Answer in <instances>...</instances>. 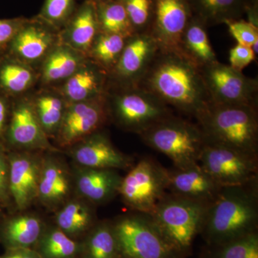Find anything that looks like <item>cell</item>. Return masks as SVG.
<instances>
[{"label": "cell", "instance_id": "8992f818", "mask_svg": "<svg viewBox=\"0 0 258 258\" xmlns=\"http://www.w3.org/2000/svg\"><path fill=\"white\" fill-rule=\"evenodd\" d=\"M113 225L121 257H183L168 243L148 214L124 215Z\"/></svg>", "mask_w": 258, "mask_h": 258}, {"label": "cell", "instance_id": "277c9868", "mask_svg": "<svg viewBox=\"0 0 258 258\" xmlns=\"http://www.w3.org/2000/svg\"><path fill=\"white\" fill-rule=\"evenodd\" d=\"M208 205L166 192L149 215L168 243L183 257L201 232Z\"/></svg>", "mask_w": 258, "mask_h": 258}, {"label": "cell", "instance_id": "3957f363", "mask_svg": "<svg viewBox=\"0 0 258 258\" xmlns=\"http://www.w3.org/2000/svg\"><path fill=\"white\" fill-rule=\"evenodd\" d=\"M196 119L207 142L258 157L257 107L210 103Z\"/></svg>", "mask_w": 258, "mask_h": 258}, {"label": "cell", "instance_id": "8fae6325", "mask_svg": "<svg viewBox=\"0 0 258 258\" xmlns=\"http://www.w3.org/2000/svg\"><path fill=\"white\" fill-rule=\"evenodd\" d=\"M149 31L159 48L179 50L180 42L193 17L188 0H153Z\"/></svg>", "mask_w": 258, "mask_h": 258}, {"label": "cell", "instance_id": "d6986e66", "mask_svg": "<svg viewBox=\"0 0 258 258\" xmlns=\"http://www.w3.org/2000/svg\"><path fill=\"white\" fill-rule=\"evenodd\" d=\"M194 17L207 27L241 20L252 5L249 0H188Z\"/></svg>", "mask_w": 258, "mask_h": 258}, {"label": "cell", "instance_id": "2e32d148", "mask_svg": "<svg viewBox=\"0 0 258 258\" xmlns=\"http://www.w3.org/2000/svg\"><path fill=\"white\" fill-rule=\"evenodd\" d=\"M9 191L19 210L28 208L37 198L42 161L27 154L10 158Z\"/></svg>", "mask_w": 258, "mask_h": 258}, {"label": "cell", "instance_id": "d6a6232c", "mask_svg": "<svg viewBox=\"0 0 258 258\" xmlns=\"http://www.w3.org/2000/svg\"><path fill=\"white\" fill-rule=\"evenodd\" d=\"M37 116L45 133L58 130L63 116V107L58 98L42 96L37 102Z\"/></svg>", "mask_w": 258, "mask_h": 258}, {"label": "cell", "instance_id": "f35d334b", "mask_svg": "<svg viewBox=\"0 0 258 258\" xmlns=\"http://www.w3.org/2000/svg\"><path fill=\"white\" fill-rule=\"evenodd\" d=\"M9 195V164L0 154V200L5 201Z\"/></svg>", "mask_w": 258, "mask_h": 258}, {"label": "cell", "instance_id": "4316f807", "mask_svg": "<svg viewBox=\"0 0 258 258\" xmlns=\"http://www.w3.org/2000/svg\"><path fill=\"white\" fill-rule=\"evenodd\" d=\"M51 44V37L43 29L30 25L15 35L13 48L20 57L35 60L45 55Z\"/></svg>", "mask_w": 258, "mask_h": 258}, {"label": "cell", "instance_id": "484cf974", "mask_svg": "<svg viewBox=\"0 0 258 258\" xmlns=\"http://www.w3.org/2000/svg\"><path fill=\"white\" fill-rule=\"evenodd\" d=\"M98 28L97 8L93 3L88 2L80 9L70 26L71 44L76 48L87 50L95 42Z\"/></svg>", "mask_w": 258, "mask_h": 258}, {"label": "cell", "instance_id": "6da1fadb", "mask_svg": "<svg viewBox=\"0 0 258 258\" xmlns=\"http://www.w3.org/2000/svg\"><path fill=\"white\" fill-rule=\"evenodd\" d=\"M137 86L195 118L210 103L201 69L180 50L159 48Z\"/></svg>", "mask_w": 258, "mask_h": 258}, {"label": "cell", "instance_id": "e575fe53", "mask_svg": "<svg viewBox=\"0 0 258 258\" xmlns=\"http://www.w3.org/2000/svg\"><path fill=\"white\" fill-rule=\"evenodd\" d=\"M32 74L30 70L20 64H5L0 72V81L5 88L12 92L25 91L31 84Z\"/></svg>", "mask_w": 258, "mask_h": 258}, {"label": "cell", "instance_id": "9c48e42d", "mask_svg": "<svg viewBox=\"0 0 258 258\" xmlns=\"http://www.w3.org/2000/svg\"><path fill=\"white\" fill-rule=\"evenodd\" d=\"M199 164L222 187L257 180L258 157L224 146L206 142Z\"/></svg>", "mask_w": 258, "mask_h": 258}, {"label": "cell", "instance_id": "4fadbf2b", "mask_svg": "<svg viewBox=\"0 0 258 258\" xmlns=\"http://www.w3.org/2000/svg\"><path fill=\"white\" fill-rule=\"evenodd\" d=\"M149 30L135 32L127 39L113 74L123 86H137L159 50Z\"/></svg>", "mask_w": 258, "mask_h": 258}, {"label": "cell", "instance_id": "5bb4252c", "mask_svg": "<svg viewBox=\"0 0 258 258\" xmlns=\"http://www.w3.org/2000/svg\"><path fill=\"white\" fill-rule=\"evenodd\" d=\"M75 162L81 167L129 169L134 159L116 149L104 134L95 132L83 139L72 153Z\"/></svg>", "mask_w": 258, "mask_h": 258}, {"label": "cell", "instance_id": "f546056e", "mask_svg": "<svg viewBox=\"0 0 258 258\" xmlns=\"http://www.w3.org/2000/svg\"><path fill=\"white\" fill-rule=\"evenodd\" d=\"M80 59L68 47H59L47 57L44 66V79L47 82L69 79L79 69Z\"/></svg>", "mask_w": 258, "mask_h": 258}, {"label": "cell", "instance_id": "44dd1931", "mask_svg": "<svg viewBox=\"0 0 258 258\" xmlns=\"http://www.w3.org/2000/svg\"><path fill=\"white\" fill-rule=\"evenodd\" d=\"M208 27L192 17L185 29L179 50L200 69L217 62V56L209 39Z\"/></svg>", "mask_w": 258, "mask_h": 258}, {"label": "cell", "instance_id": "cb8c5ba5", "mask_svg": "<svg viewBox=\"0 0 258 258\" xmlns=\"http://www.w3.org/2000/svg\"><path fill=\"white\" fill-rule=\"evenodd\" d=\"M93 209L86 202L71 200L56 215L57 227L69 237L85 233L96 225Z\"/></svg>", "mask_w": 258, "mask_h": 258}, {"label": "cell", "instance_id": "d4e9b609", "mask_svg": "<svg viewBox=\"0 0 258 258\" xmlns=\"http://www.w3.org/2000/svg\"><path fill=\"white\" fill-rule=\"evenodd\" d=\"M85 258H119L118 240L113 223L102 222L90 230L84 245Z\"/></svg>", "mask_w": 258, "mask_h": 258}, {"label": "cell", "instance_id": "7402d4cb", "mask_svg": "<svg viewBox=\"0 0 258 258\" xmlns=\"http://www.w3.org/2000/svg\"><path fill=\"white\" fill-rule=\"evenodd\" d=\"M106 75L101 71L87 66L79 69L69 78L64 86V93L72 101H91L103 96L106 85Z\"/></svg>", "mask_w": 258, "mask_h": 258}, {"label": "cell", "instance_id": "ac0fdd59", "mask_svg": "<svg viewBox=\"0 0 258 258\" xmlns=\"http://www.w3.org/2000/svg\"><path fill=\"white\" fill-rule=\"evenodd\" d=\"M36 111L26 103L19 105L12 117L9 129L11 143L25 148H47L48 143Z\"/></svg>", "mask_w": 258, "mask_h": 258}, {"label": "cell", "instance_id": "b9f144b4", "mask_svg": "<svg viewBox=\"0 0 258 258\" xmlns=\"http://www.w3.org/2000/svg\"><path fill=\"white\" fill-rule=\"evenodd\" d=\"M6 112L7 109L5 103L0 99V134L2 133L3 128H4Z\"/></svg>", "mask_w": 258, "mask_h": 258}, {"label": "cell", "instance_id": "8d00e7d4", "mask_svg": "<svg viewBox=\"0 0 258 258\" xmlns=\"http://www.w3.org/2000/svg\"><path fill=\"white\" fill-rule=\"evenodd\" d=\"M74 0H46L43 16L52 23L64 21L72 12Z\"/></svg>", "mask_w": 258, "mask_h": 258}, {"label": "cell", "instance_id": "83f0119b", "mask_svg": "<svg viewBox=\"0 0 258 258\" xmlns=\"http://www.w3.org/2000/svg\"><path fill=\"white\" fill-rule=\"evenodd\" d=\"M98 25L104 33L131 37L135 32L121 0H109L97 9Z\"/></svg>", "mask_w": 258, "mask_h": 258}, {"label": "cell", "instance_id": "603a6c76", "mask_svg": "<svg viewBox=\"0 0 258 258\" xmlns=\"http://www.w3.org/2000/svg\"><path fill=\"white\" fill-rule=\"evenodd\" d=\"M43 232V223L40 217L23 214L7 222L3 235L10 248H31L37 244Z\"/></svg>", "mask_w": 258, "mask_h": 258}, {"label": "cell", "instance_id": "9a60e30c", "mask_svg": "<svg viewBox=\"0 0 258 258\" xmlns=\"http://www.w3.org/2000/svg\"><path fill=\"white\" fill-rule=\"evenodd\" d=\"M222 188L199 163L184 169H168L167 191L176 196L210 205Z\"/></svg>", "mask_w": 258, "mask_h": 258}, {"label": "cell", "instance_id": "1f68e13d", "mask_svg": "<svg viewBox=\"0 0 258 258\" xmlns=\"http://www.w3.org/2000/svg\"><path fill=\"white\" fill-rule=\"evenodd\" d=\"M214 248L211 258H258L257 232Z\"/></svg>", "mask_w": 258, "mask_h": 258}, {"label": "cell", "instance_id": "d590c367", "mask_svg": "<svg viewBox=\"0 0 258 258\" xmlns=\"http://www.w3.org/2000/svg\"><path fill=\"white\" fill-rule=\"evenodd\" d=\"M228 25L231 35L237 43L252 47L258 42L257 27L253 24L242 20H233L226 23Z\"/></svg>", "mask_w": 258, "mask_h": 258}, {"label": "cell", "instance_id": "ffe728a7", "mask_svg": "<svg viewBox=\"0 0 258 258\" xmlns=\"http://www.w3.org/2000/svg\"><path fill=\"white\" fill-rule=\"evenodd\" d=\"M71 191V181L64 166L58 161L47 159L42 161L37 199L47 208L62 203Z\"/></svg>", "mask_w": 258, "mask_h": 258}, {"label": "cell", "instance_id": "60d3db41", "mask_svg": "<svg viewBox=\"0 0 258 258\" xmlns=\"http://www.w3.org/2000/svg\"><path fill=\"white\" fill-rule=\"evenodd\" d=\"M0 258H42L37 251L31 248H10L8 253Z\"/></svg>", "mask_w": 258, "mask_h": 258}, {"label": "cell", "instance_id": "30bf717a", "mask_svg": "<svg viewBox=\"0 0 258 258\" xmlns=\"http://www.w3.org/2000/svg\"><path fill=\"white\" fill-rule=\"evenodd\" d=\"M200 69L210 103L257 107V79L247 77L218 60Z\"/></svg>", "mask_w": 258, "mask_h": 258}, {"label": "cell", "instance_id": "5b68a950", "mask_svg": "<svg viewBox=\"0 0 258 258\" xmlns=\"http://www.w3.org/2000/svg\"><path fill=\"white\" fill-rule=\"evenodd\" d=\"M146 145L162 153L174 164L184 169L198 164L206 143L198 123L172 115L139 134Z\"/></svg>", "mask_w": 258, "mask_h": 258}, {"label": "cell", "instance_id": "ab89813d", "mask_svg": "<svg viewBox=\"0 0 258 258\" xmlns=\"http://www.w3.org/2000/svg\"><path fill=\"white\" fill-rule=\"evenodd\" d=\"M17 32V25L15 22L10 20H0V45L9 41L15 36Z\"/></svg>", "mask_w": 258, "mask_h": 258}, {"label": "cell", "instance_id": "4dcf8cb0", "mask_svg": "<svg viewBox=\"0 0 258 258\" xmlns=\"http://www.w3.org/2000/svg\"><path fill=\"white\" fill-rule=\"evenodd\" d=\"M128 37L118 34L104 33L96 37L93 53L96 60L106 68L113 69L124 48Z\"/></svg>", "mask_w": 258, "mask_h": 258}, {"label": "cell", "instance_id": "836d02e7", "mask_svg": "<svg viewBox=\"0 0 258 258\" xmlns=\"http://www.w3.org/2000/svg\"><path fill=\"white\" fill-rule=\"evenodd\" d=\"M134 32L149 30L153 15V0H121Z\"/></svg>", "mask_w": 258, "mask_h": 258}, {"label": "cell", "instance_id": "7bdbcfd3", "mask_svg": "<svg viewBox=\"0 0 258 258\" xmlns=\"http://www.w3.org/2000/svg\"><path fill=\"white\" fill-rule=\"evenodd\" d=\"M119 258H123V257H120Z\"/></svg>", "mask_w": 258, "mask_h": 258}, {"label": "cell", "instance_id": "7a4b0ae2", "mask_svg": "<svg viewBox=\"0 0 258 258\" xmlns=\"http://www.w3.org/2000/svg\"><path fill=\"white\" fill-rule=\"evenodd\" d=\"M257 180L243 186L222 187L208 205L202 235L215 247L257 232Z\"/></svg>", "mask_w": 258, "mask_h": 258}, {"label": "cell", "instance_id": "e0dca14e", "mask_svg": "<svg viewBox=\"0 0 258 258\" xmlns=\"http://www.w3.org/2000/svg\"><path fill=\"white\" fill-rule=\"evenodd\" d=\"M122 177L116 169L82 167L76 176L78 192L93 205H103L118 195Z\"/></svg>", "mask_w": 258, "mask_h": 258}, {"label": "cell", "instance_id": "f1b7e54d", "mask_svg": "<svg viewBox=\"0 0 258 258\" xmlns=\"http://www.w3.org/2000/svg\"><path fill=\"white\" fill-rule=\"evenodd\" d=\"M37 244L42 258H75L81 250L79 243L57 227L44 230Z\"/></svg>", "mask_w": 258, "mask_h": 258}, {"label": "cell", "instance_id": "52a82bcc", "mask_svg": "<svg viewBox=\"0 0 258 258\" xmlns=\"http://www.w3.org/2000/svg\"><path fill=\"white\" fill-rule=\"evenodd\" d=\"M168 169L153 158L134 164L120 181L118 195L127 208L150 215L167 191Z\"/></svg>", "mask_w": 258, "mask_h": 258}, {"label": "cell", "instance_id": "74e56055", "mask_svg": "<svg viewBox=\"0 0 258 258\" xmlns=\"http://www.w3.org/2000/svg\"><path fill=\"white\" fill-rule=\"evenodd\" d=\"M255 54L252 47L237 43L230 50V66L236 71L242 72L255 59Z\"/></svg>", "mask_w": 258, "mask_h": 258}, {"label": "cell", "instance_id": "7c38bea8", "mask_svg": "<svg viewBox=\"0 0 258 258\" xmlns=\"http://www.w3.org/2000/svg\"><path fill=\"white\" fill-rule=\"evenodd\" d=\"M102 97L78 102L66 111L58 128L61 145H74L97 132L106 121L108 112Z\"/></svg>", "mask_w": 258, "mask_h": 258}, {"label": "cell", "instance_id": "ba28073f", "mask_svg": "<svg viewBox=\"0 0 258 258\" xmlns=\"http://www.w3.org/2000/svg\"><path fill=\"white\" fill-rule=\"evenodd\" d=\"M111 100L115 121L130 132L141 134L174 115L172 109L139 86H124Z\"/></svg>", "mask_w": 258, "mask_h": 258}]
</instances>
